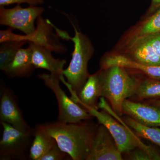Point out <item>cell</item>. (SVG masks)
I'll return each instance as SVG.
<instances>
[{
  "instance_id": "2e32d148",
  "label": "cell",
  "mask_w": 160,
  "mask_h": 160,
  "mask_svg": "<svg viewBox=\"0 0 160 160\" xmlns=\"http://www.w3.org/2000/svg\"><path fill=\"white\" fill-rule=\"evenodd\" d=\"M28 47L31 50L32 62L35 69H46L59 78L64 76L63 71L66 60L55 58L51 50L35 43L29 42Z\"/></svg>"
},
{
  "instance_id": "d6986e66",
  "label": "cell",
  "mask_w": 160,
  "mask_h": 160,
  "mask_svg": "<svg viewBox=\"0 0 160 160\" xmlns=\"http://www.w3.org/2000/svg\"><path fill=\"white\" fill-rule=\"evenodd\" d=\"M109 113L118 121L132 129L138 137L149 140L160 147V128L158 127L145 126L138 122L128 116L125 117L122 120L120 117L116 114L112 110L109 111Z\"/></svg>"
},
{
  "instance_id": "ffe728a7",
  "label": "cell",
  "mask_w": 160,
  "mask_h": 160,
  "mask_svg": "<svg viewBox=\"0 0 160 160\" xmlns=\"http://www.w3.org/2000/svg\"><path fill=\"white\" fill-rule=\"evenodd\" d=\"M134 96L139 101L160 99V79L147 77L140 79Z\"/></svg>"
},
{
  "instance_id": "9a60e30c",
  "label": "cell",
  "mask_w": 160,
  "mask_h": 160,
  "mask_svg": "<svg viewBox=\"0 0 160 160\" xmlns=\"http://www.w3.org/2000/svg\"><path fill=\"white\" fill-rule=\"evenodd\" d=\"M123 114L142 125L160 127V108L149 103L134 102L128 99L122 105Z\"/></svg>"
},
{
  "instance_id": "3957f363",
  "label": "cell",
  "mask_w": 160,
  "mask_h": 160,
  "mask_svg": "<svg viewBox=\"0 0 160 160\" xmlns=\"http://www.w3.org/2000/svg\"><path fill=\"white\" fill-rule=\"evenodd\" d=\"M72 26L75 35L70 37V40L74 43V50L69 66L63 70V74L72 90L77 92L89 77L88 64L94 48L89 38Z\"/></svg>"
},
{
  "instance_id": "484cf974",
  "label": "cell",
  "mask_w": 160,
  "mask_h": 160,
  "mask_svg": "<svg viewBox=\"0 0 160 160\" xmlns=\"http://www.w3.org/2000/svg\"><path fill=\"white\" fill-rule=\"evenodd\" d=\"M146 102L160 108V99L148 100V101H146Z\"/></svg>"
},
{
  "instance_id": "4fadbf2b",
  "label": "cell",
  "mask_w": 160,
  "mask_h": 160,
  "mask_svg": "<svg viewBox=\"0 0 160 160\" xmlns=\"http://www.w3.org/2000/svg\"><path fill=\"white\" fill-rule=\"evenodd\" d=\"M155 11L124 36L120 42L119 49L122 51L140 40L160 34V7Z\"/></svg>"
},
{
  "instance_id": "5b68a950",
  "label": "cell",
  "mask_w": 160,
  "mask_h": 160,
  "mask_svg": "<svg viewBox=\"0 0 160 160\" xmlns=\"http://www.w3.org/2000/svg\"><path fill=\"white\" fill-rule=\"evenodd\" d=\"M3 132L0 141V160H25L29 157L33 134L20 131L10 124L1 122Z\"/></svg>"
},
{
  "instance_id": "cb8c5ba5",
  "label": "cell",
  "mask_w": 160,
  "mask_h": 160,
  "mask_svg": "<svg viewBox=\"0 0 160 160\" xmlns=\"http://www.w3.org/2000/svg\"><path fill=\"white\" fill-rule=\"evenodd\" d=\"M44 0H0V6L4 7L12 4L27 3L30 6H36L44 3Z\"/></svg>"
},
{
  "instance_id": "30bf717a",
  "label": "cell",
  "mask_w": 160,
  "mask_h": 160,
  "mask_svg": "<svg viewBox=\"0 0 160 160\" xmlns=\"http://www.w3.org/2000/svg\"><path fill=\"white\" fill-rule=\"evenodd\" d=\"M122 153L106 127L98 126L87 160H122Z\"/></svg>"
},
{
  "instance_id": "d4e9b609",
  "label": "cell",
  "mask_w": 160,
  "mask_h": 160,
  "mask_svg": "<svg viewBox=\"0 0 160 160\" xmlns=\"http://www.w3.org/2000/svg\"><path fill=\"white\" fill-rule=\"evenodd\" d=\"M160 7V0H152L151 6L149 8L150 12L154 11Z\"/></svg>"
},
{
  "instance_id": "ba28073f",
  "label": "cell",
  "mask_w": 160,
  "mask_h": 160,
  "mask_svg": "<svg viewBox=\"0 0 160 160\" xmlns=\"http://www.w3.org/2000/svg\"><path fill=\"white\" fill-rule=\"evenodd\" d=\"M0 91V122L10 124L23 132H32L33 129L25 121L13 92L3 83Z\"/></svg>"
},
{
  "instance_id": "e0dca14e",
  "label": "cell",
  "mask_w": 160,
  "mask_h": 160,
  "mask_svg": "<svg viewBox=\"0 0 160 160\" xmlns=\"http://www.w3.org/2000/svg\"><path fill=\"white\" fill-rule=\"evenodd\" d=\"M35 69L32 62L31 50L28 47L19 50L12 62L3 72L10 78H29Z\"/></svg>"
},
{
  "instance_id": "7c38bea8",
  "label": "cell",
  "mask_w": 160,
  "mask_h": 160,
  "mask_svg": "<svg viewBox=\"0 0 160 160\" xmlns=\"http://www.w3.org/2000/svg\"><path fill=\"white\" fill-rule=\"evenodd\" d=\"M62 82L68 88L71 93V98L76 103L84 109L89 107L98 109V99L101 97L102 91L100 70L94 74L89 75L86 82L77 92L72 90L66 80Z\"/></svg>"
},
{
  "instance_id": "8992f818",
  "label": "cell",
  "mask_w": 160,
  "mask_h": 160,
  "mask_svg": "<svg viewBox=\"0 0 160 160\" xmlns=\"http://www.w3.org/2000/svg\"><path fill=\"white\" fill-rule=\"evenodd\" d=\"M85 109L97 119L100 124L105 126L108 129L122 154L143 144L130 128L117 119H114L107 112L104 110L99 111L98 109L89 107Z\"/></svg>"
},
{
  "instance_id": "ac0fdd59",
  "label": "cell",
  "mask_w": 160,
  "mask_h": 160,
  "mask_svg": "<svg viewBox=\"0 0 160 160\" xmlns=\"http://www.w3.org/2000/svg\"><path fill=\"white\" fill-rule=\"evenodd\" d=\"M32 134L33 139L29 149V158L32 160H40L57 142L40 125L33 129Z\"/></svg>"
},
{
  "instance_id": "44dd1931",
  "label": "cell",
  "mask_w": 160,
  "mask_h": 160,
  "mask_svg": "<svg viewBox=\"0 0 160 160\" xmlns=\"http://www.w3.org/2000/svg\"><path fill=\"white\" fill-rule=\"evenodd\" d=\"M27 41H10L1 43L0 69L4 72L12 62L20 49Z\"/></svg>"
},
{
  "instance_id": "9c48e42d",
  "label": "cell",
  "mask_w": 160,
  "mask_h": 160,
  "mask_svg": "<svg viewBox=\"0 0 160 160\" xmlns=\"http://www.w3.org/2000/svg\"><path fill=\"white\" fill-rule=\"evenodd\" d=\"M119 53L144 65L160 66V34L140 40Z\"/></svg>"
},
{
  "instance_id": "52a82bcc",
  "label": "cell",
  "mask_w": 160,
  "mask_h": 160,
  "mask_svg": "<svg viewBox=\"0 0 160 160\" xmlns=\"http://www.w3.org/2000/svg\"><path fill=\"white\" fill-rule=\"evenodd\" d=\"M20 5L11 9L0 7V25L18 29L26 35L31 34L36 29L35 21L45 9L34 6L22 8Z\"/></svg>"
},
{
  "instance_id": "6da1fadb",
  "label": "cell",
  "mask_w": 160,
  "mask_h": 160,
  "mask_svg": "<svg viewBox=\"0 0 160 160\" xmlns=\"http://www.w3.org/2000/svg\"><path fill=\"white\" fill-rule=\"evenodd\" d=\"M89 120L75 123L56 121L40 124L72 160H87L97 126Z\"/></svg>"
},
{
  "instance_id": "5bb4252c",
  "label": "cell",
  "mask_w": 160,
  "mask_h": 160,
  "mask_svg": "<svg viewBox=\"0 0 160 160\" xmlns=\"http://www.w3.org/2000/svg\"><path fill=\"white\" fill-rule=\"evenodd\" d=\"M113 66L131 69L147 77L160 79V66L144 65L119 52L105 55L100 61V69H105Z\"/></svg>"
},
{
  "instance_id": "603a6c76",
  "label": "cell",
  "mask_w": 160,
  "mask_h": 160,
  "mask_svg": "<svg viewBox=\"0 0 160 160\" xmlns=\"http://www.w3.org/2000/svg\"><path fill=\"white\" fill-rule=\"evenodd\" d=\"M72 160L69 155L62 151L57 143L49 149V151L43 156L40 160Z\"/></svg>"
},
{
  "instance_id": "277c9868",
  "label": "cell",
  "mask_w": 160,
  "mask_h": 160,
  "mask_svg": "<svg viewBox=\"0 0 160 160\" xmlns=\"http://www.w3.org/2000/svg\"><path fill=\"white\" fill-rule=\"evenodd\" d=\"M45 86L51 89L56 98L58 107V122L63 123H75L91 120L93 117L71 98L67 96L60 86L59 78L54 74L42 73L38 75Z\"/></svg>"
},
{
  "instance_id": "8fae6325",
  "label": "cell",
  "mask_w": 160,
  "mask_h": 160,
  "mask_svg": "<svg viewBox=\"0 0 160 160\" xmlns=\"http://www.w3.org/2000/svg\"><path fill=\"white\" fill-rule=\"evenodd\" d=\"M37 19V26L34 32L22 35V40L43 46L52 52L60 53L66 52V46L60 42L57 35L53 32L54 28L52 23L48 19H44L41 16Z\"/></svg>"
},
{
  "instance_id": "7402d4cb",
  "label": "cell",
  "mask_w": 160,
  "mask_h": 160,
  "mask_svg": "<svg viewBox=\"0 0 160 160\" xmlns=\"http://www.w3.org/2000/svg\"><path fill=\"white\" fill-rule=\"evenodd\" d=\"M125 154L126 160H160V152L153 146L144 143Z\"/></svg>"
},
{
  "instance_id": "7a4b0ae2",
  "label": "cell",
  "mask_w": 160,
  "mask_h": 160,
  "mask_svg": "<svg viewBox=\"0 0 160 160\" xmlns=\"http://www.w3.org/2000/svg\"><path fill=\"white\" fill-rule=\"evenodd\" d=\"M101 97L109 101L111 109L118 116H122L124 101L134 95L140 79L128 69L118 66L100 69Z\"/></svg>"
}]
</instances>
